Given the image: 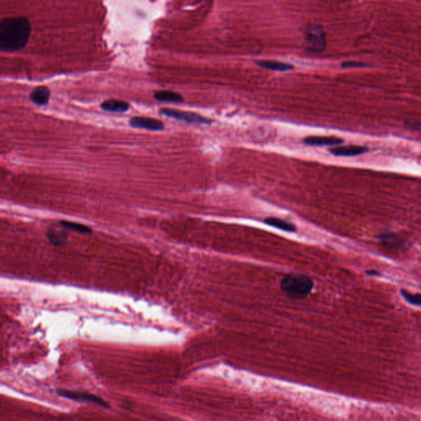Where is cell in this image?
<instances>
[{
    "label": "cell",
    "mask_w": 421,
    "mask_h": 421,
    "mask_svg": "<svg viewBox=\"0 0 421 421\" xmlns=\"http://www.w3.org/2000/svg\"><path fill=\"white\" fill-rule=\"evenodd\" d=\"M30 22L25 17L3 18L0 23V49L3 52L18 51L28 43Z\"/></svg>",
    "instance_id": "obj_1"
},
{
    "label": "cell",
    "mask_w": 421,
    "mask_h": 421,
    "mask_svg": "<svg viewBox=\"0 0 421 421\" xmlns=\"http://www.w3.org/2000/svg\"><path fill=\"white\" fill-rule=\"evenodd\" d=\"M280 287L285 296L294 300L305 298L313 287V281L304 274H289L281 281Z\"/></svg>",
    "instance_id": "obj_2"
},
{
    "label": "cell",
    "mask_w": 421,
    "mask_h": 421,
    "mask_svg": "<svg viewBox=\"0 0 421 421\" xmlns=\"http://www.w3.org/2000/svg\"><path fill=\"white\" fill-rule=\"evenodd\" d=\"M160 113L168 118H174L177 120L184 121L185 123H197V124H211L213 120L206 118L198 114L188 112V111H179L175 109L162 108Z\"/></svg>",
    "instance_id": "obj_3"
},
{
    "label": "cell",
    "mask_w": 421,
    "mask_h": 421,
    "mask_svg": "<svg viewBox=\"0 0 421 421\" xmlns=\"http://www.w3.org/2000/svg\"><path fill=\"white\" fill-rule=\"evenodd\" d=\"M57 394L60 397L68 398V399L73 400V401H86V402L96 404L98 406H102L104 408H109V406H110V405L107 403V401H104L99 397H96L94 394H91V393L59 389V390H57Z\"/></svg>",
    "instance_id": "obj_4"
},
{
    "label": "cell",
    "mask_w": 421,
    "mask_h": 421,
    "mask_svg": "<svg viewBox=\"0 0 421 421\" xmlns=\"http://www.w3.org/2000/svg\"><path fill=\"white\" fill-rule=\"evenodd\" d=\"M306 41L308 49L312 51H321L326 47L325 34L319 27H312L307 31Z\"/></svg>",
    "instance_id": "obj_5"
},
{
    "label": "cell",
    "mask_w": 421,
    "mask_h": 421,
    "mask_svg": "<svg viewBox=\"0 0 421 421\" xmlns=\"http://www.w3.org/2000/svg\"><path fill=\"white\" fill-rule=\"evenodd\" d=\"M129 124L137 129H146L151 131H162L164 129V124L162 121L149 117H133L129 120Z\"/></svg>",
    "instance_id": "obj_6"
},
{
    "label": "cell",
    "mask_w": 421,
    "mask_h": 421,
    "mask_svg": "<svg viewBox=\"0 0 421 421\" xmlns=\"http://www.w3.org/2000/svg\"><path fill=\"white\" fill-rule=\"evenodd\" d=\"M304 143L309 146H337L344 140L336 137L310 136L304 139Z\"/></svg>",
    "instance_id": "obj_7"
},
{
    "label": "cell",
    "mask_w": 421,
    "mask_h": 421,
    "mask_svg": "<svg viewBox=\"0 0 421 421\" xmlns=\"http://www.w3.org/2000/svg\"><path fill=\"white\" fill-rule=\"evenodd\" d=\"M368 152L367 147L361 146H336L330 149L331 154L336 157H354Z\"/></svg>",
    "instance_id": "obj_8"
},
{
    "label": "cell",
    "mask_w": 421,
    "mask_h": 421,
    "mask_svg": "<svg viewBox=\"0 0 421 421\" xmlns=\"http://www.w3.org/2000/svg\"><path fill=\"white\" fill-rule=\"evenodd\" d=\"M129 107L130 105L129 103L123 100H115V99L105 100L100 105V108L102 109L103 111L113 112V113H124L126 111H129Z\"/></svg>",
    "instance_id": "obj_9"
},
{
    "label": "cell",
    "mask_w": 421,
    "mask_h": 421,
    "mask_svg": "<svg viewBox=\"0 0 421 421\" xmlns=\"http://www.w3.org/2000/svg\"><path fill=\"white\" fill-rule=\"evenodd\" d=\"M30 100L36 105H46L49 102L50 98V91L44 86L37 87L30 93Z\"/></svg>",
    "instance_id": "obj_10"
},
{
    "label": "cell",
    "mask_w": 421,
    "mask_h": 421,
    "mask_svg": "<svg viewBox=\"0 0 421 421\" xmlns=\"http://www.w3.org/2000/svg\"><path fill=\"white\" fill-rule=\"evenodd\" d=\"M259 67L267 69V70L278 71V72H286L293 70L294 67L289 64H285L282 62L272 61V60H258L256 62Z\"/></svg>",
    "instance_id": "obj_11"
},
{
    "label": "cell",
    "mask_w": 421,
    "mask_h": 421,
    "mask_svg": "<svg viewBox=\"0 0 421 421\" xmlns=\"http://www.w3.org/2000/svg\"><path fill=\"white\" fill-rule=\"evenodd\" d=\"M264 223L287 232H296L297 230L296 225H294L290 221H285L283 219L278 218V217H272V216L267 217L265 219Z\"/></svg>",
    "instance_id": "obj_12"
},
{
    "label": "cell",
    "mask_w": 421,
    "mask_h": 421,
    "mask_svg": "<svg viewBox=\"0 0 421 421\" xmlns=\"http://www.w3.org/2000/svg\"><path fill=\"white\" fill-rule=\"evenodd\" d=\"M156 100L162 102L183 103L184 98L179 93L171 91H157L154 93Z\"/></svg>",
    "instance_id": "obj_13"
},
{
    "label": "cell",
    "mask_w": 421,
    "mask_h": 421,
    "mask_svg": "<svg viewBox=\"0 0 421 421\" xmlns=\"http://www.w3.org/2000/svg\"><path fill=\"white\" fill-rule=\"evenodd\" d=\"M47 235L50 242L54 245H60L67 241V233L63 230L55 229L53 226L49 229V231L47 232Z\"/></svg>",
    "instance_id": "obj_14"
},
{
    "label": "cell",
    "mask_w": 421,
    "mask_h": 421,
    "mask_svg": "<svg viewBox=\"0 0 421 421\" xmlns=\"http://www.w3.org/2000/svg\"><path fill=\"white\" fill-rule=\"evenodd\" d=\"M59 225H60L63 228L67 229V230H70V231H75V232L81 233V234H91V233L93 232V231H92V229H91L90 227L84 226V225H82V224L76 223V222H71V221H61L59 222Z\"/></svg>",
    "instance_id": "obj_15"
},
{
    "label": "cell",
    "mask_w": 421,
    "mask_h": 421,
    "mask_svg": "<svg viewBox=\"0 0 421 421\" xmlns=\"http://www.w3.org/2000/svg\"><path fill=\"white\" fill-rule=\"evenodd\" d=\"M381 242L384 246L390 249H397L401 246V239L398 235L394 234H382L380 237Z\"/></svg>",
    "instance_id": "obj_16"
},
{
    "label": "cell",
    "mask_w": 421,
    "mask_h": 421,
    "mask_svg": "<svg viewBox=\"0 0 421 421\" xmlns=\"http://www.w3.org/2000/svg\"><path fill=\"white\" fill-rule=\"evenodd\" d=\"M401 296L409 304L414 305L421 306V294H411L406 290H401Z\"/></svg>",
    "instance_id": "obj_17"
},
{
    "label": "cell",
    "mask_w": 421,
    "mask_h": 421,
    "mask_svg": "<svg viewBox=\"0 0 421 421\" xmlns=\"http://www.w3.org/2000/svg\"><path fill=\"white\" fill-rule=\"evenodd\" d=\"M366 66H367V65H365L364 63L354 61L344 62L342 65V67L346 68V69H349V68L351 69V68L366 67Z\"/></svg>",
    "instance_id": "obj_18"
},
{
    "label": "cell",
    "mask_w": 421,
    "mask_h": 421,
    "mask_svg": "<svg viewBox=\"0 0 421 421\" xmlns=\"http://www.w3.org/2000/svg\"><path fill=\"white\" fill-rule=\"evenodd\" d=\"M368 273H369L370 275H377V274H378L376 271H370V272H368Z\"/></svg>",
    "instance_id": "obj_19"
}]
</instances>
